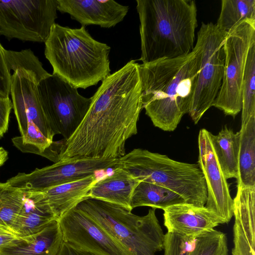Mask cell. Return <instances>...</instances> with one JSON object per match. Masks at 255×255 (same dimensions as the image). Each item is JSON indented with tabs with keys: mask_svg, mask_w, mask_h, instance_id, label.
I'll list each match as a JSON object with an SVG mask.
<instances>
[{
	"mask_svg": "<svg viewBox=\"0 0 255 255\" xmlns=\"http://www.w3.org/2000/svg\"><path fill=\"white\" fill-rule=\"evenodd\" d=\"M5 61L9 72L22 69L35 74L41 80L51 74L43 67L42 64L30 49L14 51L4 49Z\"/></svg>",
	"mask_w": 255,
	"mask_h": 255,
	"instance_id": "cell-29",
	"label": "cell"
},
{
	"mask_svg": "<svg viewBox=\"0 0 255 255\" xmlns=\"http://www.w3.org/2000/svg\"><path fill=\"white\" fill-rule=\"evenodd\" d=\"M41 80L34 73L22 69L11 74L10 93L12 109L20 135L27 128L37 127L48 139L55 135L39 101L37 84Z\"/></svg>",
	"mask_w": 255,
	"mask_h": 255,
	"instance_id": "cell-14",
	"label": "cell"
},
{
	"mask_svg": "<svg viewBox=\"0 0 255 255\" xmlns=\"http://www.w3.org/2000/svg\"><path fill=\"white\" fill-rule=\"evenodd\" d=\"M194 239L167 232L164 238V255H188Z\"/></svg>",
	"mask_w": 255,
	"mask_h": 255,
	"instance_id": "cell-30",
	"label": "cell"
},
{
	"mask_svg": "<svg viewBox=\"0 0 255 255\" xmlns=\"http://www.w3.org/2000/svg\"><path fill=\"white\" fill-rule=\"evenodd\" d=\"M24 198L25 193L21 189L7 182H0V223L12 230Z\"/></svg>",
	"mask_w": 255,
	"mask_h": 255,
	"instance_id": "cell-27",
	"label": "cell"
},
{
	"mask_svg": "<svg viewBox=\"0 0 255 255\" xmlns=\"http://www.w3.org/2000/svg\"><path fill=\"white\" fill-rule=\"evenodd\" d=\"M75 208L95 221L133 255H155L164 249L165 234L155 208L139 216L124 206L91 198Z\"/></svg>",
	"mask_w": 255,
	"mask_h": 255,
	"instance_id": "cell-6",
	"label": "cell"
},
{
	"mask_svg": "<svg viewBox=\"0 0 255 255\" xmlns=\"http://www.w3.org/2000/svg\"><path fill=\"white\" fill-rule=\"evenodd\" d=\"M255 41V20L233 27L224 42L225 64L222 85L213 106L235 118L242 110V86L250 46Z\"/></svg>",
	"mask_w": 255,
	"mask_h": 255,
	"instance_id": "cell-8",
	"label": "cell"
},
{
	"mask_svg": "<svg viewBox=\"0 0 255 255\" xmlns=\"http://www.w3.org/2000/svg\"><path fill=\"white\" fill-rule=\"evenodd\" d=\"M139 69L146 115L155 127L174 130L190 110L200 70L196 48L176 58L139 64Z\"/></svg>",
	"mask_w": 255,
	"mask_h": 255,
	"instance_id": "cell-2",
	"label": "cell"
},
{
	"mask_svg": "<svg viewBox=\"0 0 255 255\" xmlns=\"http://www.w3.org/2000/svg\"><path fill=\"white\" fill-rule=\"evenodd\" d=\"M91 99L73 134L57 141L56 162L117 159L126 154V141L137 133L143 109L139 64L132 60L110 74Z\"/></svg>",
	"mask_w": 255,
	"mask_h": 255,
	"instance_id": "cell-1",
	"label": "cell"
},
{
	"mask_svg": "<svg viewBox=\"0 0 255 255\" xmlns=\"http://www.w3.org/2000/svg\"><path fill=\"white\" fill-rule=\"evenodd\" d=\"M138 180L119 168L113 173L97 181L91 187L89 198L124 206L131 211L130 202Z\"/></svg>",
	"mask_w": 255,
	"mask_h": 255,
	"instance_id": "cell-20",
	"label": "cell"
},
{
	"mask_svg": "<svg viewBox=\"0 0 255 255\" xmlns=\"http://www.w3.org/2000/svg\"><path fill=\"white\" fill-rule=\"evenodd\" d=\"M97 181L95 174L80 180L35 192L49 207L57 220L89 198L91 187Z\"/></svg>",
	"mask_w": 255,
	"mask_h": 255,
	"instance_id": "cell-18",
	"label": "cell"
},
{
	"mask_svg": "<svg viewBox=\"0 0 255 255\" xmlns=\"http://www.w3.org/2000/svg\"><path fill=\"white\" fill-rule=\"evenodd\" d=\"M4 49L0 43V97L8 98L10 93L11 74L5 61Z\"/></svg>",
	"mask_w": 255,
	"mask_h": 255,
	"instance_id": "cell-31",
	"label": "cell"
},
{
	"mask_svg": "<svg viewBox=\"0 0 255 255\" xmlns=\"http://www.w3.org/2000/svg\"><path fill=\"white\" fill-rule=\"evenodd\" d=\"M241 126L255 117V41L246 58L242 86Z\"/></svg>",
	"mask_w": 255,
	"mask_h": 255,
	"instance_id": "cell-26",
	"label": "cell"
},
{
	"mask_svg": "<svg viewBox=\"0 0 255 255\" xmlns=\"http://www.w3.org/2000/svg\"><path fill=\"white\" fill-rule=\"evenodd\" d=\"M211 135L212 133L203 128L198 139V165L203 175L207 191L205 206L224 223H228L233 216L234 200L214 151Z\"/></svg>",
	"mask_w": 255,
	"mask_h": 255,
	"instance_id": "cell-13",
	"label": "cell"
},
{
	"mask_svg": "<svg viewBox=\"0 0 255 255\" xmlns=\"http://www.w3.org/2000/svg\"><path fill=\"white\" fill-rule=\"evenodd\" d=\"M57 0H0V35L45 42L57 18Z\"/></svg>",
	"mask_w": 255,
	"mask_h": 255,
	"instance_id": "cell-10",
	"label": "cell"
},
{
	"mask_svg": "<svg viewBox=\"0 0 255 255\" xmlns=\"http://www.w3.org/2000/svg\"><path fill=\"white\" fill-rule=\"evenodd\" d=\"M24 192V202L12 228L22 239L39 233L57 220L48 205L40 199L36 192Z\"/></svg>",
	"mask_w": 255,
	"mask_h": 255,
	"instance_id": "cell-21",
	"label": "cell"
},
{
	"mask_svg": "<svg viewBox=\"0 0 255 255\" xmlns=\"http://www.w3.org/2000/svg\"><path fill=\"white\" fill-rule=\"evenodd\" d=\"M184 203L185 201L181 196L169 189L140 181L132 192L130 207L131 210L141 206L163 210L170 206Z\"/></svg>",
	"mask_w": 255,
	"mask_h": 255,
	"instance_id": "cell-24",
	"label": "cell"
},
{
	"mask_svg": "<svg viewBox=\"0 0 255 255\" xmlns=\"http://www.w3.org/2000/svg\"><path fill=\"white\" fill-rule=\"evenodd\" d=\"M57 255H97L63 242Z\"/></svg>",
	"mask_w": 255,
	"mask_h": 255,
	"instance_id": "cell-34",
	"label": "cell"
},
{
	"mask_svg": "<svg viewBox=\"0 0 255 255\" xmlns=\"http://www.w3.org/2000/svg\"><path fill=\"white\" fill-rule=\"evenodd\" d=\"M188 255H229L226 234L214 229L198 235Z\"/></svg>",
	"mask_w": 255,
	"mask_h": 255,
	"instance_id": "cell-28",
	"label": "cell"
},
{
	"mask_svg": "<svg viewBox=\"0 0 255 255\" xmlns=\"http://www.w3.org/2000/svg\"><path fill=\"white\" fill-rule=\"evenodd\" d=\"M255 20V0H222L220 13L216 23L227 33L245 20Z\"/></svg>",
	"mask_w": 255,
	"mask_h": 255,
	"instance_id": "cell-25",
	"label": "cell"
},
{
	"mask_svg": "<svg viewBox=\"0 0 255 255\" xmlns=\"http://www.w3.org/2000/svg\"><path fill=\"white\" fill-rule=\"evenodd\" d=\"M232 255H255V186L237 185Z\"/></svg>",
	"mask_w": 255,
	"mask_h": 255,
	"instance_id": "cell-17",
	"label": "cell"
},
{
	"mask_svg": "<svg viewBox=\"0 0 255 255\" xmlns=\"http://www.w3.org/2000/svg\"><path fill=\"white\" fill-rule=\"evenodd\" d=\"M8 159V152L3 147H0V167Z\"/></svg>",
	"mask_w": 255,
	"mask_h": 255,
	"instance_id": "cell-35",
	"label": "cell"
},
{
	"mask_svg": "<svg viewBox=\"0 0 255 255\" xmlns=\"http://www.w3.org/2000/svg\"><path fill=\"white\" fill-rule=\"evenodd\" d=\"M142 63L186 55L193 49L197 9L191 0H136Z\"/></svg>",
	"mask_w": 255,
	"mask_h": 255,
	"instance_id": "cell-3",
	"label": "cell"
},
{
	"mask_svg": "<svg viewBox=\"0 0 255 255\" xmlns=\"http://www.w3.org/2000/svg\"><path fill=\"white\" fill-rule=\"evenodd\" d=\"M21 239L10 228L0 223V252Z\"/></svg>",
	"mask_w": 255,
	"mask_h": 255,
	"instance_id": "cell-33",
	"label": "cell"
},
{
	"mask_svg": "<svg viewBox=\"0 0 255 255\" xmlns=\"http://www.w3.org/2000/svg\"><path fill=\"white\" fill-rule=\"evenodd\" d=\"M64 242L58 220L39 233L22 239L0 252V255H57Z\"/></svg>",
	"mask_w": 255,
	"mask_h": 255,
	"instance_id": "cell-19",
	"label": "cell"
},
{
	"mask_svg": "<svg viewBox=\"0 0 255 255\" xmlns=\"http://www.w3.org/2000/svg\"><path fill=\"white\" fill-rule=\"evenodd\" d=\"M63 241L97 255H133L95 221L75 208L58 220Z\"/></svg>",
	"mask_w": 255,
	"mask_h": 255,
	"instance_id": "cell-12",
	"label": "cell"
},
{
	"mask_svg": "<svg viewBox=\"0 0 255 255\" xmlns=\"http://www.w3.org/2000/svg\"><path fill=\"white\" fill-rule=\"evenodd\" d=\"M122 169L140 181L164 187L181 196L185 203L205 206L206 185L198 165L176 161L167 155L135 148L118 159Z\"/></svg>",
	"mask_w": 255,
	"mask_h": 255,
	"instance_id": "cell-5",
	"label": "cell"
},
{
	"mask_svg": "<svg viewBox=\"0 0 255 255\" xmlns=\"http://www.w3.org/2000/svg\"><path fill=\"white\" fill-rule=\"evenodd\" d=\"M111 47L100 42L85 26L72 28L55 23L45 42L44 54L53 75L77 89L97 85L110 74Z\"/></svg>",
	"mask_w": 255,
	"mask_h": 255,
	"instance_id": "cell-4",
	"label": "cell"
},
{
	"mask_svg": "<svg viewBox=\"0 0 255 255\" xmlns=\"http://www.w3.org/2000/svg\"><path fill=\"white\" fill-rule=\"evenodd\" d=\"M227 34L213 22H202L197 32L195 47L199 55L200 70L188 113L195 124L213 106L221 88Z\"/></svg>",
	"mask_w": 255,
	"mask_h": 255,
	"instance_id": "cell-7",
	"label": "cell"
},
{
	"mask_svg": "<svg viewBox=\"0 0 255 255\" xmlns=\"http://www.w3.org/2000/svg\"><path fill=\"white\" fill-rule=\"evenodd\" d=\"M163 210L164 225L167 232L190 239L224 224L221 218L205 206L184 203L170 206Z\"/></svg>",
	"mask_w": 255,
	"mask_h": 255,
	"instance_id": "cell-15",
	"label": "cell"
},
{
	"mask_svg": "<svg viewBox=\"0 0 255 255\" xmlns=\"http://www.w3.org/2000/svg\"><path fill=\"white\" fill-rule=\"evenodd\" d=\"M40 103L54 134L68 139L87 114L92 99L81 95L78 89L51 74L37 84Z\"/></svg>",
	"mask_w": 255,
	"mask_h": 255,
	"instance_id": "cell-9",
	"label": "cell"
},
{
	"mask_svg": "<svg viewBox=\"0 0 255 255\" xmlns=\"http://www.w3.org/2000/svg\"><path fill=\"white\" fill-rule=\"evenodd\" d=\"M57 10L69 14L83 26L114 27L123 20L129 6L113 0H57Z\"/></svg>",
	"mask_w": 255,
	"mask_h": 255,
	"instance_id": "cell-16",
	"label": "cell"
},
{
	"mask_svg": "<svg viewBox=\"0 0 255 255\" xmlns=\"http://www.w3.org/2000/svg\"><path fill=\"white\" fill-rule=\"evenodd\" d=\"M117 159H84L58 161L32 172L18 173L8 179L11 185L23 191H42L60 185L76 181L96 172L114 168Z\"/></svg>",
	"mask_w": 255,
	"mask_h": 255,
	"instance_id": "cell-11",
	"label": "cell"
},
{
	"mask_svg": "<svg viewBox=\"0 0 255 255\" xmlns=\"http://www.w3.org/2000/svg\"><path fill=\"white\" fill-rule=\"evenodd\" d=\"M12 109V104L9 98L0 97V138L8 130L9 116Z\"/></svg>",
	"mask_w": 255,
	"mask_h": 255,
	"instance_id": "cell-32",
	"label": "cell"
},
{
	"mask_svg": "<svg viewBox=\"0 0 255 255\" xmlns=\"http://www.w3.org/2000/svg\"><path fill=\"white\" fill-rule=\"evenodd\" d=\"M212 143L218 162L225 178H237L239 131L225 126L217 135L212 133Z\"/></svg>",
	"mask_w": 255,
	"mask_h": 255,
	"instance_id": "cell-23",
	"label": "cell"
},
{
	"mask_svg": "<svg viewBox=\"0 0 255 255\" xmlns=\"http://www.w3.org/2000/svg\"><path fill=\"white\" fill-rule=\"evenodd\" d=\"M237 185L255 186V117L239 131Z\"/></svg>",
	"mask_w": 255,
	"mask_h": 255,
	"instance_id": "cell-22",
	"label": "cell"
}]
</instances>
